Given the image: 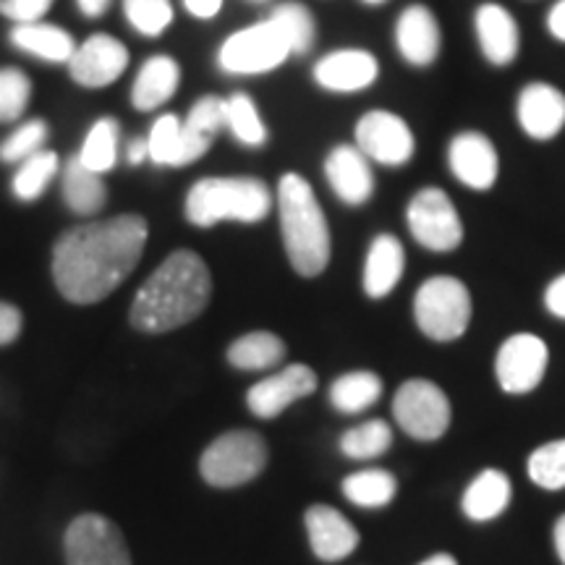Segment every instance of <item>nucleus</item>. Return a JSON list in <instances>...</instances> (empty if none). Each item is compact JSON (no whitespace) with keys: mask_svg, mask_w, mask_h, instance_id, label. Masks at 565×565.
I'll list each match as a JSON object with an SVG mask.
<instances>
[{"mask_svg":"<svg viewBox=\"0 0 565 565\" xmlns=\"http://www.w3.org/2000/svg\"><path fill=\"white\" fill-rule=\"evenodd\" d=\"M150 225L141 215L76 225L53 246V280L71 303H97L116 291L145 254Z\"/></svg>","mask_w":565,"mask_h":565,"instance_id":"1","label":"nucleus"},{"mask_svg":"<svg viewBox=\"0 0 565 565\" xmlns=\"http://www.w3.org/2000/svg\"><path fill=\"white\" fill-rule=\"evenodd\" d=\"M212 296L210 267L192 249H175L131 301V328L147 335L171 333L194 322Z\"/></svg>","mask_w":565,"mask_h":565,"instance_id":"2","label":"nucleus"},{"mask_svg":"<svg viewBox=\"0 0 565 565\" xmlns=\"http://www.w3.org/2000/svg\"><path fill=\"white\" fill-rule=\"evenodd\" d=\"M278 215L288 263L301 278H317L330 263V228L315 189L299 173L278 181Z\"/></svg>","mask_w":565,"mask_h":565,"instance_id":"3","label":"nucleus"},{"mask_svg":"<svg viewBox=\"0 0 565 565\" xmlns=\"http://www.w3.org/2000/svg\"><path fill=\"white\" fill-rule=\"evenodd\" d=\"M273 194L265 181L252 175H215L202 179L189 189L183 215L196 228L233 223H259L270 215Z\"/></svg>","mask_w":565,"mask_h":565,"instance_id":"4","label":"nucleus"},{"mask_svg":"<svg viewBox=\"0 0 565 565\" xmlns=\"http://www.w3.org/2000/svg\"><path fill=\"white\" fill-rule=\"evenodd\" d=\"M414 320L429 341H458L471 322V294L450 275L424 280L414 296Z\"/></svg>","mask_w":565,"mask_h":565,"instance_id":"5","label":"nucleus"},{"mask_svg":"<svg viewBox=\"0 0 565 565\" xmlns=\"http://www.w3.org/2000/svg\"><path fill=\"white\" fill-rule=\"evenodd\" d=\"M267 443L249 429H233L207 445L200 458L202 479L212 487L231 490L257 479L267 466Z\"/></svg>","mask_w":565,"mask_h":565,"instance_id":"6","label":"nucleus"},{"mask_svg":"<svg viewBox=\"0 0 565 565\" xmlns=\"http://www.w3.org/2000/svg\"><path fill=\"white\" fill-rule=\"evenodd\" d=\"M291 45L282 38L273 19L259 21V24L246 26V30L231 34L217 51V66L225 74L236 76H252V74H267L275 71L288 61Z\"/></svg>","mask_w":565,"mask_h":565,"instance_id":"7","label":"nucleus"},{"mask_svg":"<svg viewBox=\"0 0 565 565\" xmlns=\"http://www.w3.org/2000/svg\"><path fill=\"white\" fill-rule=\"evenodd\" d=\"M393 416L408 437L422 443L440 440L450 427V401L429 380H406L393 398Z\"/></svg>","mask_w":565,"mask_h":565,"instance_id":"8","label":"nucleus"},{"mask_svg":"<svg viewBox=\"0 0 565 565\" xmlns=\"http://www.w3.org/2000/svg\"><path fill=\"white\" fill-rule=\"evenodd\" d=\"M406 223L414 242L429 252L448 254L463 244V223L456 204L437 186H427L412 196Z\"/></svg>","mask_w":565,"mask_h":565,"instance_id":"9","label":"nucleus"},{"mask_svg":"<svg viewBox=\"0 0 565 565\" xmlns=\"http://www.w3.org/2000/svg\"><path fill=\"white\" fill-rule=\"evenodd\" d=\"M66 565H131L121 529L100 513L74 519L63 536Z\"/></svg>","mask_w":565,"mask_h":565,"instance_id":"10","label":"nucleus"},{"mask_svg":"<svg viewBox=\"0 0 565 565\" xmlns=\"http://www.w3.org/2000/svg\"><path fill=\"white\" fill-rule=\"evenodd\" d=\"M356 147L366 154V160L380 162L387 168H401L414 158L416 139L414 131L401 116L391 110H370L359 118L356 129Z\"/></svg>","mask_w":565,"mask_h":565,"instance_id":"11","label":"nucleus"},{"mask_svg":"<svg viewBox=\"0 0 565 565\" xmlns=\"http://www.w3.org/2000/svg\"><path fill=\"white\" fill-rule=\"evenodd\" d=\"M550 364V349L540 335L515 333L500 345L494 359L498 385L511 395H526L540 387Z\"/></svg>","mask_w":565,"mask_h":565,"instance_id":"12","label":"nucleus"},{"mask_svg":"<svg viewBox=\"0 0 565 565\" xmlns=\"http://www.w3.org/2000/svg\"><path fill=\"white\" fill-rule=\"evenodd\" d=\"M129 66V51L113 34H92L76 47L68 61V74L79 87L103 89L110 87Z\"/></svg>","mask_w":565,"mask_h":565,"instance_id":"13","label":"nucleus"},{"mask_svg":"<svg viewBox=\"0 0 565 565\" xmlns=\"http://www.w3.org/2000/svg\"><path fill=\"white\" fill-rule=\"evenodd\" d=\"M317 391V374L307 364H291L286 370L259 380L246 393V406L259 419H275L296 401L307 398Z\"/></svg>","mask_w":565,"mask_h":565,"instance_id":"14","label":"nucleus"},{"mask_svg":"<svg viewBox=\"0 0 565 565\" xmlns=\"http://www.w3.org/2000/svg\"><path fill=\"white\" fill-rule=\"evenodd\" d=\"M448 166L456 179L475 192H490L500 173L498 150L492 139L479 131H461L450 139Z\"/></svg>","mask_w":565,"mask_h":565,"instance_id":"15","label":"nucleus"},{"mask_svg":"<svg viewBox=\"0 0 565 565\" xmlns=\"http://www.w3.org/2000/svg\"><path fill=\"white\" fill-rule=\"evenodd\" d=\"M147 147H150V160L154 166L183 168L207 154L212 137L192 131L186 124H181L179 116L168 113L154 121L150 137H147Z\"/></svg>","mask_w":565,"mask_h":565,"instance_id":"16","label":"nucleus"},{"mask_svg":"<svg viewBox=\"0 0 565 565\" xmlns=\"http://www.w3.org/2000/svg\"><path fill=\"white\" fill-rule=\"evenodd\" d=\"M515 116L526 137L550 141L565 129V95L547 82H532L519 92Z\"/></svg>","mask_w":565,"mask_h":565,"instance_id":"17","label":"nucleus"},{"mask_svg":"<svg viewBox=\"0 0 565 565\" xmlns=\"http://www.w3.org/2000/svg\"><path fill=\"white\" fill-rule=\"evenodd\" d=\"M324 179L349 207H362L374 194L372 166L356 145H338L330 150L324 160Z\"/></svg>","mask_w":565,"mask_h":565,"instance_id":"18","label":"nucleus"},{"mask_svg":"<svg viewBox=\"0 0 565 565\" xmlns=\"http://www.w3.org/2000/svg\"><path fill=\"white\" fill-rule=\"evenodd\" d=\"M315 82L328 92H362L380 76V63L366 51H335L322 55L312 71Z\"/></svg>","mask_w":565,"mask_h":565,"instance_id":"19","label":"nucleus"},{"mask_svg":"<svg viewBox=\"0 0 565 565\" xmlns=\"http://www.w3.org/2000/svg\"><path fill=\"white\" fill-rule=\"evenodd\" d=\"M395 47L412 66H433L443 51V34L427 6H408L395 24Z\"/></svg>","mask_w":565,"mask_h":565,"instance_id":"20","label":"nucleus"},{"mask_svg":"<svg viewBox=\"0 0 565 565\" xmlns=\"http://www.w3.org/2000/svg\"><path fill=\"white\" fill-rule=\"evenodd\" d=\"M312 553L322 563L345 561L359 547V532L341 511L330 505H312L303 515Z\"/></svg>","mask_w":565,"mask_h":565,"instance_id":"21","label":"nucleus"},{"mask_svg":"<svg viewBox=\"0 0 565 565\" xmlns=\"http://www.w3.org/2000/svg\"><path fill=\"white\" fill-rule=\"evenodd\" d=\"M479 51L492 66H511L519 55V24H515L513 13L503 9L500 3H484L475 13Z\"/></svg>","mask_w":565,"mask_h":565,"instance_id":"22","label":"nucleus"},{"mask_svg":"<svg viewBox=\"0 0 565 565\" xmlns=\"http://www.w3.org/2000/svg\"><path fill=\"white\" fill-rule=\"evenodd\" d=\"M406 267V254L404 244L391 233H380L377 238L370 244L364 263V294L370 299H385L387 294L398 286L404 278Z\"/></svg>","mask_w":565,"mask_h":565,"instance_id":"23","label":"nucleus"},{"mask_svg":"<svg viewBox=\"0 0 565 565\" xmlns=\"http://www.w3.org/2000/svg\"><path fill=\"white\" fill-rule=\"evenodd\" d=\"M181 82V66L171 55H152L139 68L137 79L131 87V103L139 113H150L160 108L175 95Z\"/></svg>","mask_w":565,"mask_h":565,"instance_id":"24","label":"nucleus"},{"mask_svg":"<svg viewBox=\"0 0 565 565\" xmlns=\"http://www.w3.org/2000/svg\"><path fill=\"white\" fill-rule=\"evenodd\" d=\"M511 479L503 471L487 469L482 475L475 477V482L466 487L461 508L463 515L469 521H477V524H487V521H494L498 515H503L511 505Z\"/></svg>","mask_w":565,"mask_h":565,"instance_id":"25","label":"nucleus"},{"mask_svg":"<svg viewBox=\"0 0 565 565\" xmlns=\"http://www.w3.org/2000/svg\"><path fill=\"white\" fill-rule=\"evenodd\" d=\"M11 42L19 51L47 63H68L76 51V42L66 30L55 24H45V21L17 24L11 30Z\"/></svg>","mask_w":565,"mask_h":565,"instance_id":"26","label":"nucleus"},{"mask_svg":"<svg viewBox=\"0 0 565 565\" xmlns=\"http://www.w3.org/2000/svg\"><path fill=\"white\" fill-rule=\"evenodd\" d=\"M61 189L66 207L82 217L95 215V212H100L105 207V202H108V189H105L103 175L89 171V168L79 160V154L71 158L66 162V168H63Z\"/></svg>","mask_w":565,"mask_h":565,"instance_id":"27","label":"nucleus"},{"mask_svg":"<svg viewBox=\"0 0 565 565\" xmlns=\"http://www.w3.org/2000/svg\"><path fill=\"white\" fill-rule=\"evenodd\" d=\"M228 364L236 366L242 372H263L273 370L282 362L286 356V343L280 341L275 333H267V330H254V333H246L236 338L228 345Z\"/></svg>","mask_w":565,"mask_h":565,"instance_id":"28","label":"nucleus"},{"mask_svg":"<svg viewBox=\"0 0 565 565\" xmlns=\"http://www.w3.org/2000/svg\"><path fill=\"white\" fill-rule=\"evenodd\" d=\"M383 395V380L374 372H345L330 385V404L341 414H362Z\"/></svg>","mask_w":565,"mask_h":565,"instance_id":"29","label":"nucleus"},{"mask_svg":"<svg viewBox=\"0 0 565 565\" xmlns=\"http://www.w3.org/2000/svg\"><path fill=\"white\" fill-rule=\"evenodd\" d=\"M343 494L359 508H385L398 494V482L385 469H364L343 479Z\"/></svg>","mask_w":565,"mask_h":565,"instance_id":"30","label":"nucleus"},{"mask_svg":"<svg viewBox=\"0 0 565 565\" xmlns=\"http://www.w3.org/2000/svg\"><path fill=\"white\" fill-rule=\"evenodd\" d=\"M61 171V160L53 150H40L19 166L11 181V192L21 202H38Z\"/></svg>","mask_w":565,"mask_h":565,"instance_id":"31","label":"nucleus"},{"mask_svg":"<svg viewBox=\"0 0 565 565\" xmlns=\"http://www.w3.org/2000/svg\"><path fill=\"white\" fill-rule=\"evenodd\" d=\"M118 141H121V129H118L116 118H100L84 139L79 160L89 171L100 175L108 173L118 162Z\"/></svg>","mask_w":565,"mask_h":565,"instance_id":"32","label":"nucleus"},{"mask_svg":"<svg viewBox=\"0 0 565 565\" xmlns=\"http://www.w3.org/2000/svg\"><path fill=\"white\" fill-rule=\"evenodd\" d=\"M225 126L244 147H263L267 141V126L249 95L236 92L225 97Z\"/></svg>","mask_w":565,"mask_h":565,"instance_id":"33","label":"nucleus"},{"mask_svg":"<svg viewBox=\"0 0 565 565\" xmlns=\"http://www.w3.org/2000/svg\"><path fill=\"white\" fill-rule=\"evenodd\" d=\"M393 429L391 424L383 419H370L359 427L349 429L341 437V454L351 461H370V458H380L391 448Z\"/></svg>","mask_w":565,"mask_h":565,"instance_id":"34","label":"nucleus"},{"mask_svg":"<svg viewBox=\"0 0 565 565\" xmlns=\"http://www.w3.org/2000/svg\"><path fill=\"white\" fill-rule=\"evenodd\" d=\"M270 19L278 24L282 38L288 40L294 55H307L309 51H312L315 38H317V24H315V17L309 13L307 6L282 3L270 13Z\"/></svg>","mask_w":565,"mask_h":565,"instance_id":"35","label":"nucleus"},{"mask_svg":"<svg viewBox=\"0 0 565 565\" xmlns=\"http://www.w3.org/2000/svg\"><path fill=\"white\" fill-rule=\"evenodd\" d=\"M529 479L542 490H565V437L536 448L526 461Z\"/></svg>","mask_w":565,"mask_h":565,"instance_id":"36","label":"nucleus"},{"mask_svg":"<svg viewBox=\"0 0 565 565\" xmlns=\"http://www.w3.org/2000/svg\"><path fill=\"white\" fill-rule=\"evenodd\" d=\"M126 21L145 38H160L173 24L171 0H124Z\"/></svg>","mask_w":565,"mask_h":565,"instance_id":"37","label":"nucleus"},{"mask_svg":"<svg viewBox=\"0 0 565 565\" xmlns=\"http://www.w3.org/2000/svg\"><path fill=\"white\" fill-rule=\"evenodd\" d=\"M32 97V82L21 68H0V124L19 121Z\"/></svg>","mask_w":565,"mask_h":565,"instance_id":"38","label":"nucleus"},{"mask_svg":"<svg viewBox=\"0 0 565 565\" xmlns=\"http://www.w3.org/2000/svg\"><path fill=\"white\" fill-rule=\"evenodd\" d=\"M47 141V124L42 118H32V121L21 124L17 131L11 134L9 139L0 145V162H24L32 154H38L42 150V145Z\"/></svg>","mask_w":565,"mask_h":565,"instance_id":"39","label":"nucleus"},{"mask_svg":"<svg viewBox=\"0 0 565 565\" xmlns=\"http://www.w3.org/2000/svg\"><path fill=\"white\" fill-rule=\"evenodd\" d=\"M183 124L196 134H204V137H215V134L225 126V100L215 95L200 97V100L192 105V110H189Z\"/></svg>","mask_w":565,"mask_h":565,"instance_id":"40","label":"nucleus"},{"mask_svg":"<svg viewBox=\"0 0 565 565\" xmlns=\"http://www.w3.org/2000/svg\"><path fill=\"white\" fill-rule=\"evenodd\" d=\"M53 3L55 0H0V13L17 24H30L45 17Z\"/></svg>","mask_w":565,"mask_h":565,"instance_id":"41","label":"nucleus"},{"mask_svg":"<svg viewBox=\"0 0 565 565\" xmlns=\"http://www.w3.org/2000/svg\"><path fill=\"white\" fill-rule=\"evenodd\" d=\"M24 328V315L19 307L9 301H0V345H9L21 335Z\"/></svg>","mask_w":565,"mask_h":565,"instance_id":"42","label":"nucleus"},{"mask_svg":"<svg viewBox=\"0 0 565 565\" xmlns=\"http://www.w3.org/2000/svg\"><path fill=\"white\" fill-rule=\"evenodd\" d=\"M545 307L550 315L557 317V320H565V273L557 275V278L547 286Z\"/></svg>","mask_w":565,"mask_h":565,"instance_id":"43","label":"nucleus"},{"mask_svg":"<svg viewBox=\"0 0 565 565\" xmlns=\"http://www.w3.org/2000/svg\"><path fill=\"white\" fill-rule=\"evenodd\" d=\"M183 9L196 19H212L221 13L223 0H183Z\"/></svg>","mask_w":565,"mask_h":565,"instance_id":"44","label":"nucleus"},{"mask_svg":"<svg viewBox=\"0 0 565 565\" xmlns=\"http://www.w3.org/2000/svg\"><path fill=\"white\" fill-rule=\"evenodd\" d=\"M547 32L553 34L557 42H565V0H557L553 9H550Z\"/></svg>","mask_w":565,"mask_h":565,"instance_id":"45","label":"nucleus"},{"mask_svg":"<svg viewBox=\"0 0 565 565\" xmlns=\"http://www.w3.org/2000/svg\"><path fill=\"white\" fill-rule=\"evenodd\" d=\"M76 6L87 19H100L110 9V0H76Z\"/></svg>","mask_w":565,"mask_h":565,"instance_id":"46","label":"nucleus"},{"mask_svg":"<svg viewBox=\"0 0 565 565\" xmlns=\"http://www.w3.org/2000/svg\"><path fill=\"white\" fill-rule=\"evenodd\" d=\"M126 158H129L131 166H141V162L150 158V147H147V139H131L129 150H126Z\"/></svg>","mask_w":565,"mask_h":565,"instance_id":"47","label":"nucleus"},{"mask_svg":"<svg viewBox=\"0 0 565 565\" xmlns=\"http://www.w3.org/2000/svg\"><path fill=\"white\" fill-rule=\"evenodd\" d=\"M553 540H555L557 557H561L563 565H565V515H561V519H557L555 532H553Z\"/></svg>","mask_w":565,"mask_h":565,"instance_id":"48","label":"nucleus"},{"mask_svg":"<svg viewBox=\"0 0 565 565\" xmlns=\"http://www.w3.org/2000/svg\"><path fill=\"white\" fill-rule=\"evenodd\" d=\"M419 565H458V563H456L454 555L437 553V555H433V557H427V561H422Z\"/></svg>","mask_w":565,"mask_h":565,"instance_id":"49","label":"nucleus"},{"mask_svg":"<svg viewBox=\"0 0 565 565\" xmlns=\"http://www.w3.org/2000/svg\"><path fill=\"white\" fill-rule=\"evenodd\" d=\"M362 3H366V6H383V3H387V0H362Z\"/></svg>","mask_w":565,"mask_h":565,"instance_id":"50","label":"nucleus"},{"mask_svg":"<svg viewBox=\"0 0 565 565\" xmlns=\"http://www.w3.org/2000/svg\"><path fill=\"white\" fill-rule=\"evenodd\" d=\"M257 3H263V0H257Z\"/></svg>","mask_w":565,"mask_h":565,"instance_id":"51","label":"nucleus"}]
</instances>
